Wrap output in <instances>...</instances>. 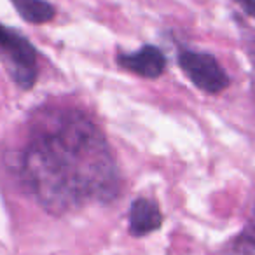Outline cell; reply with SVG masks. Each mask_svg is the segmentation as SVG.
Wrapping results in <instances>:
<instances>
[{
    "instance_id": "1",
    "label": "cell",
    "mask_w": 255,
    "mask_h": 255,
    "mask_svg": "<svg viewBox=\"0 0 255 255\" xmlns=\"http://www.w3.org/2000/svg\"><path fill=\"white\" fill-rule=\"evenodd\" d=\"M21 177L47 213L63 215L89 201L107 205L121 191V175L105 135L74 109L35 117L21 156Z\"/></svg>"
},
{
    "instance_id": "2",
    "label": "cell",
    "mask_w": 255,
    "mask_h": 255,
    "mask_svg": "<svg viewBox=\"0 0 255 255\" xmlns=\"http://www.w3.org/2000/svg\"><path fill=\"white\" fill-rule=\"evenodd\" d=\"M0 61L18 88L32 89L39 77V53L35 46L16 30L0 23Z\"/></svg>"
},
{
    "instance_id": "3",
    "label": "cell",
    "mask_w": 255,
    "mask_h": 255,
    "mask_svg": "<svg viewBox=\"0 0 255 255\" xmlns=\"http://www.w3.org/2000/svg\"><path fill=\"white\" fill-rule=\"evenodd\" d=\"M177 63L185 77L206 95H220L229 86V75L210 53L192 49H180Z\"/></svg>"
},
{
    "instance_id": "4",
    "label": "cell",
    "mask_w": 255,
    "mask_h": 255,
    "mask_svg": "<svg viewBox=\"0 0 255 255\" xmlns=\"http://www.w3.org/2000/svg\"><path fill=\"white\" fill-rule=\"evenodd\" d=\"M117 65L143 79H157L166 70V56L157 46L145 44L135 53L117 54Z\"/></svg>"
},
{
    "instance_id": "5",
    "label": "cell",
    "mask_w": 255,
    "mask_h": 255,
    "mask_svg": "<svg viewBox=\"0 0 255 255\" xmlns=\"http://www.w3.org/2000/svg\"><path fill=\"white\" fill-rule=\"evenodd\" d=\"M129 234L135 238H143L156 233L163 226V213H161L159 203L152 198L140 196L129 206Z\"/></svg>"
},
{
    "instance_id": "6",
    "label": "cell",
    "mask_w": 255,
    "mask_h": 255,
    "mask_svg": "<svg viewBox=\"0 0 255 255\" xmlns=\"http://www.w3.org/2000/svg\"><path fill=\"white\" fill-rule=\"evenodd\" d=\"M11 4L14 5L21 19L32 25L49 23L56 14L54 5L49 4L47 0H11Z\"/></svg>"
},
{
    "instance_id": "7",
    "label": "cell",
    "mask_w": 255,
    "mask_h": 255,
    "mask_svg": "<svg viewBox=\"0 0 255 255\" xmlns=\"http://www.w3.org/2000/svg\"><path fill=\"white\" fill-rule=\"evenodd\" d=\"M227 252L231 255H255V205L250 220L245 224L243 231L231 241Z\"/></svg>"
},
{
    "instance_id": "8",
    "label": "cell",
    "mask_w": 255,
    "mask_h": 255,
    "mask_svg": "<svg viewBox=\"0 0 255 255\" xmlns=\"http://www.w3.org/2000/svg\"><path fill=\"white\" fill-rule=\"evenodd\" d=\"M241 9H243L245 14H248L250 18L255 19V0H234Z\"/></svg>"
},
{
    "instance_id": "9",
    "label": "cell",
    "mask_w": 255,
    "mask_h": 255,
    "mask_svg": "<svg viewBox=\"0 0 255 255\" xmlns=\"http://www.w3.org/2000/svg\"><path fill=\"white\" fill-rule=\"evenodd\" d=\"M247 53H248V58H250L252 67H254V70H255V33H252L247 39Z\"/></svg>"
}]
</instances>
